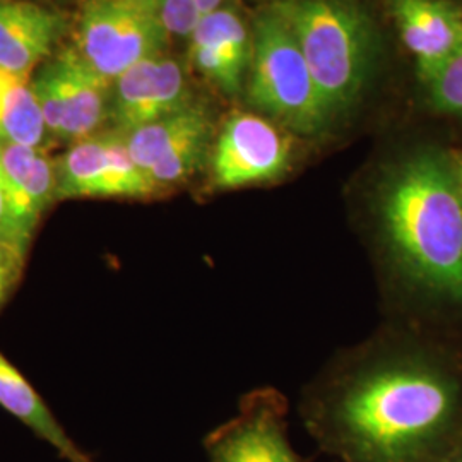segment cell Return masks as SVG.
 Listing matches in <instances>:
<instances>
[{"label":"cell","mask_w":462,"mask_h":462,"mask_svg":"<svg viewBox=\"0 0 462 462\" xmlns=\"http://www.w3.org/2000/svg\"><path fill=\"white\" fill-rule=\"evenodd\" d=\"M461 408L457 377L385 328L320 374L301 416L341 462H440L457 448Z\"/></svg>","instance_id":"6da1fadb"},{"label":"cell","mask_w":462,"mask_h":462,"mask_svg":"<svg viewBox=\"0 0 462 462\" xmlns=\"http://www.w3.org/2000/svg\"><path fill=\"white\" fill-rule=\"evenodd\" d=\"M368 213L385 282L462 305V198L448 152L420 149L383 166Z\"/></svg>","instance_id":"7a4b0ae2"},{"label":"cell","mask_w":462,"mask_h":462,"mask_svg":"<svg viewBox=\"0 0 462 462\" xmlns=\"http://www.w3.org/2000/svg\"><path fill=\"white\" fill-rule=\"evenodd\" d=\"M334 120L347 114L379 62L375 21L353 0H276Z\"/></svg>","instance_id":"3957f363"},{"label":"cell","mask_w":462,"mask_h":462,"mask_svg":"<svg viewBox=\"0 0 462 462\" xmlns=\"http://www.w3.org/2000/svg\"><path fill=\"white\" fill-rule=\"evenodd\" d=\"M244 97L250 112L295 137L317 139L336 122L295 36L273 5L252 23V57Z\"/></svg>","instance_id":"277c9868"},{"label":"cell","mask_w":462,"mask_h":462,"mask_svg":"<svg viewBox=\"0 0 462 462\" xmlns=\"http://www.w3.org/2000/svg\"><path fill=\"white\" fill-rule=\"evenodd\" d=\"M170 38L156 0H89L76 49L105 79L114 81L135 64L163 55Z\"/></svg>","instance_id":"5b68a950"},{"label":"cell","mask_w":462,"mask_h":462,"mask_svg":"<svg viewBox=\"0 0 462 462\" xmlns=\"http://www.w3.org/2000/svg\"><path fill=\"white\" fill-rule=\"evenodd\" d=\"M295 135L255 112H233L216 131L209 154L216 190L282 180L295 163Z\"/></svg>","instance_id":"8992f818"},{"label":"cell","mask_w":462,"mask_h":462,"mask_svg":"<svg viewBox=\"0 0 462 462\" xmlns=\"http://www.w3.org/2000/svg\"><path fill=\"white\" fill-rule=\"evenodd\" d=\"M32 88L47 131L60 141H83L108 120L112 81L89 66L76 47L45 62Z\"/></svg>","instance_id":"52a82bcc"},{"label":"cell","mask_w":462,"mask_h":462,"mask_svg":"<svg viewBox=\"0 0 462 462\" xmlns=\"http://www.w3.org/2000/svg\"><path fill=\"white\" fill-rule=\"evenodd\" d=\"M134 163L160 194L192 179L209 162L216 125L208 106H190L156 122L120 134Z\"/></svg>","instance_id":"ba28073f"},{"label":"cell","mask_w":462,"mask_h":462,"mask_svg":"<svg viewBox=\"0 0 462 462\" xmlns=\"http://www.w3.org/2000/svg\"><path fill=\"white\" fill-rule=\"evenodd\" d=\"M158 194L134 163L118 133L95 134L74 143L57 163V199H144Z\"/></svg>","instance_id":"9c48e42d"},{"label":"cell","mask_w":462,"mask_h":462,"mask_svg":"<svg viewBox=\"0 0 462 462\" xmlns=\"http://www.w3.org/2000/svg\"><path fill=\"white\" fill-rule=\"evenodd\" d=\"M286 401L274 389H257L238 414L206 442L211 462H301L286 430Z\"/></svg>","instance_id":"30bf717a"},{"label":"cell","mask_w":462,"mask_h":462,"mask_svg":"<svg viewBox=\"0 0 462 462\" xmlns=\"http://www.w3.org/2000/svg\"><path fill=\"white\" fill-rule=\"evenodd\" d=\"M196 103L180 62L163 55L146 59L112 81L108 122L127 134Z\"/></svg>","instance_id":"8fae6325"},{"label":"cell","mask_w":462,"mask_h":462,"mask_svg":"<svg viewBox=\"0 0 462 462\" xmlns=\"http://www.w3.org/2000/svg\"><path fill=\"white\" fill-rule=\"evenodd\" d=\"M421 83L462 47V5L456 0H387Z\"/></svg>","instance_id":"7c38bea8"},{"label":"cell","mask_w":462,"mask_h":462,"mask_svg":"<svg viewBox=\"0 0 462 462\" xmlns=\"http://www.w3.org/2000/svg\"><path fill=\"white\" fill-rule=\"evenodd\" d=\"M0 166L17 230L30 247L40 217L57 198V163L40 148L0 143Z\"/></svg>","instance_id":"4fadbf2b"},{"label":"cell","mask_w":462,"mask_h":462,"mask_svg":"<svg viewBox=\"0 0 462 462\" xmlns=\"http://www.w3.org/2000/svg\"><path fill=\"white\" fill-rule=\"evenodd\" d=\"M64 32V19L24 0H0V70L28 78Z\"/></svg>","instance_id":"5bb4252c"},{"label":"cell","mask_w":462,"mask_h":462,"mask_svg":"<svg viewBox=\"0 0 462 462\" xmlns=\"http://www.w3.org/2000/svg\"><path fill=\"white\" fill-rule=\"evenodd\" d=\"M0 406L21 423L49 442L69 462H91L55 420L49 406L23 377V374L0 353Z\"/></svg>","instance_id":"9a60e30c"},{"label":"cell","mask_w":462,"mask_h":462,"mask_svg":"<svg viewBox=\"0 0 462 462\" xmlns=\"http://www.w3.org/2000/svg\"><path fill=\"white\" fill-rule=\"evenodd\" d=\"M49 135L28 78L0 70V143L42 149Z\"/></svg>","instance_id":"2e32d148"},{"label":"cell","mask_w":462,"mask_h":462,"mask_svg":"<svg viewBox=\"0 0 462 462\" xmlns=\"http://www.w3.org/2000/svg\"><path fill=\"white\" fill-rule=\"evenodd\" d=\"M189 40H196L216 50L238 74L247 78L252 57V26L235 5L225 4L209 16L200 17Z\"/></svg>","instance_id":"e0dca14e"},{"label":"cell","mask_w":462,"mask_h":462,"mask_svg":"<svg viewBox=\"0 0 462 462\" xmlns=\"http://www.w3.org/2000/svg\"><path fill=\"white\" fill-rule=\"evenodd\" d=\"M423 84L433 110L462 118V47Z\"/></svg>","instance_id":"ac0fdd59"},{"label":"cell","mask_w":462,"mask_h":462,"mask_svg":"<svg viewBox=\"0 0 462 462\" xmlns=\"http://www.w3.org/2000/svg\"><path fill=\"white\" fill-rule=\"evenodd\" d=\"M156 4L170 36L190 38L200 21L196 0H156Z\"/></svg>","instance_id":"d6986e66"},{"label":"cell","mask_w":462,"mask_h":462,"mask_svg":"<svg viewBox=\"0 0 462 462\" xmlns=\"http://www.w3.org/2000/svg\"><path fill=\"white\" fill-rule=\"evenodd\" d=\"M0 244L11 248L13 252H16L19 257H23V259L26 257L28 245L23 242L19 230H17L16 219L13 213V206H11L9 190H7V183L4 179L2 166H0Z\"/></svg>","instance_id":"ffe728a7"},{"label":"cell","mask_w":462,"mask_h":462,"mask_svg":"<svg viewBox=\"0 0 462 462\" xmlns=\"http://www.w3.org/2000/svg\"><path fill=\"white\" fill-rule=\"evenodd\" d=\"M23 263L24 259L19 257L16 252L0 244V303L11 290L13 281L16 278Z\"/></svg>","instance_id":"44dd1931"},{"label":"cell","mask_w":462,"mask_h":462,"mask_svg":"<svg viewBox=\"0 0 462 462\" xmlns=\"http://www.w3.org/2000/svg\"><path fill=\"white\" fill-rule=\"evenodd\" d=\"M448 162L452 166V173H454V179H456V183L459 187L462 198V151H450L448 152Z\"/></svg>","instance_id":"7402d4cb"},{"label":"cell","mask_w":462,"mask_h":462,"mask_svg":"<svg viewBox=\"0 0 462 462\" xmlns=\"http://www.w3.org/2000/svg\"><path fill=\"white\" fill-rule=\"evenodd\" d=\"M196 4H198L199 16L204 17L221 9L226 4V0H196Z\"/></svg>","instance_id":"603a6c76"},{"label":"cell","mask_w":462,"mask_h":462,"mask_svg":"<svg viewBox=\"0 0 462 462\" xmlns=\"http://www.w3.org/2000/svg\"><path fill=\"white\" fill-rule=\"evenodd\" d=\"M440 462H462V447H457L456 450H452V452Z\"/></svg>","instance_id":"cb8c5ba5"}]
</instances>
